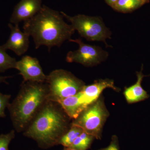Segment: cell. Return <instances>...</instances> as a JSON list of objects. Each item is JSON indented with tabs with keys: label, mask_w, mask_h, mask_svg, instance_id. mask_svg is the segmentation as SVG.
<instances>
[{
	"label": "cell",
	"mask_w": 150,
	"mask_h": 150,
	"mask_svg": "<svg viewBox=\"0 0 150 150\" xmlns=\"http://www.w3.org/2000/svg\"><path fill=\"white\" fill-rule=\"evenodd\" d=\"M72 121L59 102L49 100L23 131V135L35 141L39 148L47 149L59 145Z\"/></svg>",
	"instance_id": "obj_1"
},
{
	"label": "cell",
	"mask_w": 150,
	"mask_h": 150,
	"mask_svg": "<svg viewBox=\"0 0 150 150\" xmlns=\"http://www.w3.org/2000/svg\"><path fill=\"white\" fill-rule=\"evenodd\" d=\"M59 12L42 6L40 11L31 18L24 22L23 31L32 36L35 49L45 46L50 51L54 46L60 47L71 39L75 29L67 24Z\"/></svg>",
	"instance_id": "obj_2"
},
{
	"label": "cell",
	"mask_w": 150,
	"mask_h": 150,
	"mask_svg": "<svg viewBox=\"0 0 150 150\" xmlns=\"http://www.w3.org/2000/svg\"><path fill=\"white\" fill-rule=\"evenodd\" d=\"M49 99L46 82H23L17 95L7 108L15 131L23 132Z\"/></svg>",
	"instance_id": "obj_3"
},
{
	"label": "cell",
	"mask_w": 150,
	"mask_h": 150,
	"mask_svg": "<svg viewBox=\"0 0 150 150\" xmlns=\"http://www.w3.org/2000/svg\"><path fill=\"white\" fill-rule=\"evenodd\" d=\"M110 113L105 103L102 95L95 101L88 105L71 123L81 127L83 131L101 140L105 122Z\"/></svg>",
	"instance_id": "obj_4"
},
{
	"label": "cell",
	"mask_w": 150,
	"mask_h": 150,
	"mask_svg": "<svg viewBox=\"0 0 150 150\" xmlns=\"http://www.w3.org/2000/svg\"><path fill=\"white\" fill-rule=\"evenodd\" d=\"M49 100L58 101L79 93L85 83L72 73L64 69H56L47 75Z\"/></svg>",
	"instance_id": "obj_5"
},
{
	"label": "cell",
	"mask_w": 150,
	"mask_h": 150,
	"mask_svg": "<svg viewBox=\"0 0 150 150\" xmlns=\"http://www.w3.org/2000/svg\"><path fill=\"white\" fill-rule=\"evenodd\" d=\"M61 13L71 23L81 37L89 41H102L107 45L106 39L110 38L111 33L101 19L84 15L70 16L63 12Z\"/></svg>",
	"instance_id": "obj_6"
},
{
	"label": "cell",
	"mask_w": 150,
	"mask_h": 150,
	"mask_svg": "<svg viewBox=\"0 0 150 150\" xmlns=\"http://www.w3.org/2000/svg\"><path fill=\"white\" fill-rule=\"evenodd\" d=\"M69 41L77 43L79 48L67 54L66 61L69 63L74 62L86 67H92L104 62L108 57V52L99 46L85 44L79 38L71 39Z\"/></svg>",
	"instance_id": "obj_7"
},
{
	"label": "cell",
	"mask_w": 150,
	"mask_h": 150,
	"mask_svg": "<svg viewBox=\"0 0 150 150\" xmlns=\"http://www.w3.org/2000/svg\"><path fill=\"white\" fill-rule=\"evenodd\" d=\"M16 69L18 70L22 76L23 82H46L47 76L43 73L38 59L29 56L22 57L17 62Z\"/></svg>",
	"instance_id": "obj_8"
},
{
	"label": "cell",
	"mask_w": 150,
	"mask_h": 150,
	"mask_svg": "<svg viewBox=\"0 0 150 150\" xmlns=\"http://www.w3.org/2000/svg\"><path fill=\"white\" fill-rule=\"evenodd\" d=\"M8 26L11 30L10 35L8 40L3 47L6 51L8 49L13 51L17 55L21 56L24 54L29 48L30 35L22 32L19 28V25L13 26L11 23H8Z\"/></svg>",
	"instance_id": "obj_9"
},
{
	"label": "cell",
	"mask_w": 150,
	"mask_h": 150,
	"mask_svg": "<svg viewBox=\"0 0 150 150\" xmlns=\"http://www.w3.org/2000/svg\"><path fill=\"white\" fill-rule=\"evenodd\" d=\"M106 88L112 89L117 92L121 91V89L115 85L114 81L108 79L96 80L91 84L85 86L80 93L86 106L96 100Z\"/></svg>",
	"instance_id": "obj_10"
},
{
	"label": "cell",
	"mask_w": 150,
	"mask_h": 150,
	"mask_svg": "<svg viewBox=\"0 0 150 150\" xmlns=\"http://www.w3.org/2000/svg\"><path fill=\"white\" fill-rule=\"evenodd\" d=\"M42 6V0H21L14 8L11 23L19 25L31 18L40 11Z\"/></svg>",
	"instance_id": "obj_11"
},
{
	"label": "cell",
	"mask_w": 150,
	"mask_h": 150,
	"mask_svg": "<svg viewBox=\"0 0 150 150\" xmlns=\"http://www.w3.org/2000/svg\"><path fill=\"white\" fill-rule=\"evenodd\" d=\"M143 69L142 65L141 71L139 72H137V81L136 83L129 87L125 88L123 92V95L126 102L129 104L143 101L149 97L148 93L142 88V86L143 79L144 77L146 76L142 73Z\"/></svg>",
	"instance_id": "obj_12"
},
{
	"label": "cell",
	"mask_w": 150,
	"mask_h": 150,
	"mask_svg": "<svg viewBox=\"0 0 150 150\" xmlns=\"http://www.w3.org/2000/svg\"><path fill=\"white\" fill-rule=\"evenodd\" d=\"M67 115L72 119H75L87 107L84 103L80 92L76 95L69 97L58 101Z\"/></svg>",
	"instance_id": "obj_13"
},
{
	"label": "cell",
	"mask_w": 150,
	"mask_h": 150,
	"mask_svg": "<svg viewBox=\"0 0 150 150\" xmlns=\"http://www.w3.org/2000/svg\"><path fill=\"white\" fill-rule=\"evenodd\" d=\"M83 131L81 127L71 123L69 129L62 136L59 145H62L64 147H69Z\"/></svg>",
	"instance_id": "obj_14"
},
{
	"label": "cell",
	"mask_w": 150,
	"mask_h": 150,
	"mask_svg": "<svg viewBox=\"0 0 150 150\" xmlns=\"http://www.w3.org/2000/svg\"><path fill=\"white\" fill-rule=\"evenodd\" d=\"M95 139L92 135L83 131L69 147L76 150H88L91 149Z\"/></svg>",
	"instance_id": "obj_15"
},
{
	"label": "cell",
	"mask_w": 150,
	"mask_h": 150,
	"mask_svg": "<svg viewBox=\"0 0 150 150\" xmlns=\"http://www.w3.org/2000/svg\"><path fill=\"white\" fill-rule=\"evenodd\" d=\"M16 59L7 54L2 46H0V73L5 72L11 69H16Z\"/></svg>",
	"instance_id": "obj_16"
},
{
	"label": "cell",
	"mask_w": 150,
	"mask_h": 150,
	"mask_svg": "<svg viewBox=\"0 0 150 150\" xmlns=\"http://www.w3.org/2000/svg\"><path fill=\"white\" fill-rule=\"evenodd\" d=\"M144 2L142 0H118L112 6L117 10L128 12L139 7Z\"/></svg>",
	"instance_id": "obj_17"
},
{
	"label": "cell",
	"mask_w": 150,
	"mask_h": 150,
	"mask_svg": "<svg viewBox=\"0 0 150 150\" xmlns=\"http://www.w3.org/2000/svg\"><path fill=\"white\" fill-rule=\"evenodd\" d=\"M15 137V131L12 130L8 134L0 135V150H9L11 141Z\"/></svg>",
	"instance_id": "obj_18"
},
{
	"label": "cell",
	"mask_w": 150,
	"mask_h": 150,
	"mask_svg": "<svg viewBox=\"0 0 150 150\" xmlns=\"http://www.w3.org/2000/svg\"><path fill=\"white\" fill-rule=\"evenodd\" d=\"M11 98V95L4 94L0 92V118L6 117L5 110L8 107Z\"/></svg>",
	"instance_id": "obj_19"
},
{
	"label": "cell",
	"mask_w": 150,
	"mask_h": 150,
	"mask_svg": "<svg viewBox=\"0 0 150 150\" xmlns=\"http://www.w3.org/2000/svg\"><path fill=\"white\" fill-rule=\"evenodd\" d=\"M98 150H120L118 138L116 135H112L109 145L106 147L101 148Z\"/></svg>",
	"instance_id": "obj_20"
},
{
	"label": "cell",
	"mask_w": 150,
	"mask_h": 150,
	"mask_svg": "<svg viewBox=\"0 0 150 150\" xmlns=\"http://www.w3.org/2000/svg\"><path fill=\"white\" fill-rule=\"evenodd\" d=\"M12 77V76H0V83H5L6 84H8V83L6 81V79L8 78Z\"/></svg>",
	"instance_id": "obj_21"
},
{
	"label": "cell",
	"mask_w": 150,
	"mask_h": 150,
	"mask_svg": "<svg viewBox=\"0 0 150 150\" xmlns=\"http://www.w3.org/2000/svg\"><path fill=\"white\" fill-rule=\"evenodd\" d=\"M106 1L110 5L113 6L118 0H106Z\"/></svg>",
	"instance_id": "obj_22"
},
{
	"label": "cell",
	"mask_w": 150,
	"mask_h": 150,
	"mask_svg": "<svg viewBox=\"0 0 150 150\" xmlns=\"http://www.w3.org/2000/svg\"><path fill=\"white\" fill-rule=\"evenodd\" d=\"M63 150H76L74 149H72V148L69 147H64V149Z\"/></svg>",
	"instance_id": "obj_23"
},
{
	"label": "cell",
	"mask_w": 150,
	"mask_h": 150,
	"mask_svg": "<svg viewBox=\"0 0 150 150\" xmlns=\"http://www.w3.org/2000/svg\"><path fill=\"white\" fill-rule=\"evenodd\" d=\"M142 1H144V2H145L146 0H142Z\"/></svg>",
	"instance_id": "obj_24"
}]
</instances>
